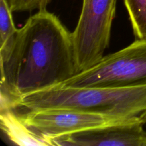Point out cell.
Wrapping results in <instances>:
<instances>
[{
	"instance_id": "obj_1",
	"label": "cell",
	"mask_w": 146,
	"mask_h": 146,
	"mask_svg": "<svg viewBox=\"0 0 146 146\" xmlns=\"http://www.w3.org/2000/svg\"><path fill=\"white\" fill-rule=\"evenodd\" d=\"M0 108L65 82L80 72L72 32L46 9L31 16L0 48Z\"/></svg>"
},
{
	"instance_id": "obj_2",
	"label": "cell",
	"mask_w": 146,
	"mask_h": 146,
	"mask_svg": "<svg viewBox=\"0 0 146 146\" xmlns=\"http://www.w3.org/2000/svg\"><path fill=\"white\" fill-rule=\"evenodd\" d=\"M65 108L123 119L146 125V86L123 88H72L56 85L19 98L14 110Z\"/></svg>"
},
{
	"instance_id": "obj_3",
	"label": "cell",
	"mask_w": 146,
	"mask_h": 146,
	"mask_svg": "<svg viewBox=\"0 0 146 146\" xmlns=\"http://www.w3.org/2000/svg\"><path fill=\"white\" fill-rule=\"evenodd\" d=\"M58 85L72 88L146 86V40L136 39Z\"/></svg>"
},
{
	"instance_id": "obj_4",
	"label": "cell",
	"mask_w": 146,
	"mask_h": 146,
	"mask_svg": "<svg viewBox=\"0 0 146 146\" xmlns=\"http://www.w3.org/2000/svg\"><path fill=\"white\" fill-rule=\"evenodd\" d=\"M117 0H83L78 21L72 32L80 72L104 56L111 38Z\"/></svg>"
},
{
	"instance_id": "obj_5",
	"label": "cell",
	"mask_w": 146,
	"mask_h": 146,
	"mask_svg": "<svg viewBox=\"0 0 146 146\" xmlns=\"http://www.w3.org/2000/svg\"><path fill=\"white\" fill-rule=\"evenodd\" d=\"M16 113L20 119L33 131L51 141L53 138L80 131L132 121L65 108Z\"/></svg>"
},
{
	"instance_id": "obj_6",
	"label": "cell",
	"mask_w": 146,
	"mask_h": 146,
	"mask_svg": "<svg viewBox=\"0 0 146 146\" xmlns=\"http://www.w3.org/2000/svg\"><path fill=\"white\" fill-rule=\"evenodd\" d=\"M139 120L98 127L51 139L54 146H144L146 131Z\"/></svg>"
},
{
	"instance_id": "obj_7",
	"label": "cell",
	"mask_w": 146,
	"mask_h": 146,
	"mask_svg": "<svg viewBox=\"0 0 146 146\" xmlns=\"http://www.w3.org/2000/svg\"><path fill=\"white\" fill-rule=\"evenodd\" d=\"M1 129L7 138L17 145L54 146L52 141L33 131L11 109L0 111Z\"/></svg>"
},
{
	"instance_id": "obj_8",
	"label": "cell",
	"mask_w": 146,
	"mask_h": 146,
	"mask_svg": "<svg viewBox=\"0 0 146 146\" xmlns=\"http://www.w3.org/2000/svg\"><path fill=\"white\" fill-rule=\"evenodd\" d=\"M136 39L146 40V0H123Z\"/></svg>"
},
{
	"instance_id": "obj_9",
	"label": "cell",
	"mask_w": 146,
	"mask_h": 146,
	"mask_svg": "<svg viewBox=\"0 0 146 146\" xmlns=\"http://www.w3.org/2000/svg\"><path fill=\"white\" fill-rule=\"evenodd\" d=\"M12 11L7 0H0V48L4 47L17 33Z\"/></svg>"
},
{
	"instance_id": "obj_10",
	"label": "cell",
	"mask_w": 146,
	"mask_h": 146,
	"mask_svg": "<svg viewBox=\"0 0 146 146\" xmlns=\"http://www.w3.org/2000/svg\"><path fill=\"white\" fill-rule=\"evenodd\" d=\"M13 11H31L46 9L51 0H7Z\"/></svg>"
},
{
	"instance_id": "obj_11",
	"label": "cell",
	"mask_w": 146,
	"mask_h": 146,
	"mask_svg": "<svg viewBox=\"0 0 146 146\" xmlns=\"http://www.w3.org/2000/svg\"><path fill=\"white\" fill-rule=\"evenodd\" d=\"M144 146H146V139H145V145H144Z\"/></svg>"
}]
</instances>
